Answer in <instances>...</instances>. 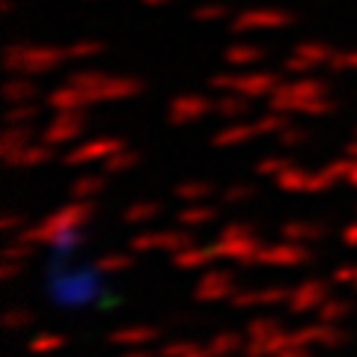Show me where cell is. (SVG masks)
<instances>
[{
	"label": "cell",
	"instance_id": "277c9868",
	"mask_svg": "<svg viewBox=\"0 0 357 357\" xmlns=\"http://www.w3.org/2000/svg\"><path fill=\"white\" fill-rule=\"evenodd\" d=\"M223 15H227V9H223L220 3H206V6H199L197 13H194L197 21H218Z\"/></svg>",
	"mask_w": 357,
	"mask_h": 357
},
{
	"label": "cell",
	"instance_id": "3957f363",
	"mask_svg": "<svg viewBox=\"0 0 357 357\" xmlns=\"http://www.w3.org/2000/svg\"><path fill=\"white\" fill-rule=\"evenodd\" d=\"M262 51L256 45H236V48L227 51V60L229 63H250V60H259Z\"/></svg>",
	"mask_w": 357,
	"mask_h": 357
},
{
	"label": "cell",
	"instance_id": "8992f818",
	"mask_svg": "<svg viewBox=\"0 0 357 357\" xmlns=\"http://www.w3.org/2000/svg\"><path fill=\"white\" fill-rule=\"evenodd\" d=\"M146 6H164V3H170V0H143Z\"/></svg>",
	"mask_w": 357,
	"mask_h": 357
},
{
	"label": "cell",
	"instance_id": "6da1fadb",
	"mask_svg": "<svg viewBox=\"0 0 357 357\" xmlns=\"http://www.w3.org/2000/svg\"><path fill=\"white\" fill-rule=\"evenodd\" d=\"M292 24V15L280 13V9H248V13L236 15V24L232 30H274V27H289Z\"/></svg>",
	"mask_w": 357,
	"mask_h": 357
},
{
	"label": "cell",
	"instance_id": "5b68a950",
	"mask_svg": "<svg viewBox=\"0 0 357 357\" xmlns=\"http://www.w3.org/2000/svg\"><path fill=\"white\" fill-rule=\"evenodd\" d=\"M331 66H340V69H342V66H357V54H342V57H333Z\"/></svg>",
	"mask_w": 357,
	"mask_h": 357
},
{
	"label": "cell",
	"instance_id": "7a4b0ae2",
	"mask_svg": "<svg viewBox=\"0 0 357 357\" xmlns=\"http://www.w3.org/2000/svg\"><path fill=\"white\" fill-rule=\"evenodd\" d=\"M66 57L63 51L54 48H13L9 51V69H45V66H57Z\"/></svg>",
	"mask_w": 357,
	"mask_h": 357
}]
</instances>
